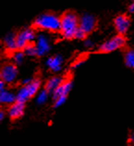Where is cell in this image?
I'll return each instance as SVG.
<instances>
[{"mask_svg": "<svg viewBox=\"0 0 134 146\" xmlns=\"http://www.w3.org/2000/svg\"><path fill=\"white\" fill-rule=\"evenodd\" d=\"M80 26V16L76 11L68 9L60 15L59 34L66 40L75 39L76 32Z\"/></svg>", "mask_w": 134, "mask_h": 146, "instance_id": "6da1fadb", "label": "cell"}, {"mask_svg": "<svg viewBox=\"0 0 134 146\" xmlns=\"http://www.w3.org/2000/svg\"><path fill=\"white\" fill-rule=\"evenodd\" d=\"M31 27L35 31H46L52 33H59L60 16L52 11L42 13L33 21Z\"/></svg>", "mask_w": 134, "mask_h": 146, "instance_id": "7a4b0ae2", "label": "cell"}, {"mask_svg": "<svg viewBox=\"0 0 134 146\" xmlns=\"http://www.w3.org/2000/svg\"><path fill=\"white\" fill-rule=\"evenodd\" d=\"M34 37H35V30L32 27L24 28L15 33L17 52H24L30 45L34 44L33 42Z\"/></svg>", "mask_w": 134, "mask_h": 146, "instance_id": "3957f363", "label": "cell"}, {"mask_svg": "<svg viewBox=\"0 0 134 146\" xmlns=\"http://www.w3.org/2000/svg\"><path fill=\"white\" fill-rule=\"evenodd\" d=\"M125 46H127V37L124 34L117 33V35H115L108 41L103 43L95 51V53L107 54L113 52L117 49L125 48Z\"/></svg>", "mask_w": 134, "mask_h": 146, "instance_id": "277c9868", "label": "cell"}, {"mask_svg": "<svg viewBox=\"0 0 134 146\" xmlns=\"http://www.w3.org/2000/svg\"><path fill=\"white\" fill-rule=\"evenodd\" d=\"M73 75L71 72H68V74L63 78V80L58 86L56 87V89L54 91L53 94V100H56L59 98H67L68 93L72 87V82H73Z\"/></svg>", "mask_w": 134, "mask_h": 146, "instance_id": "5b68a950", "label": "cell"}, {"mask_svg": "<svg viewBox=\"0 0 134 146\" xmlns=\"http://www.w3.org/2000/svg\"><path fill=\"white\" fill-rule=\"evenodd\" d=\"M18 75V68L17 65L7 61L2 64L1 70H0V78L6 84H11Z\"/></svg>", "mask_w": 134, "mask_h": 146, "instance_id": "8992f818", "label": "cell"}, {"mask_svg": "<svg viewBox=\"0 0 134 146\" xmlns=\"http://www.w3.org/2000/svg\"><path fill=\"white\" fill-rule=\"evenodd\" d=\"M80 28L88 36L95 32L98 27V19L94 15L84 14L80 16Z\"/></svg>", "mask_w": 134, "mask_h": 146, "instance_id": "52a82bcc", "label": "cell"}, {"mask_svg": "<svg viewBox=\"0 0 134 146\" xmlns=\"http://www.w3.org/2000/svg\"><path fill=\"white\" fill-rule=\"evenodd\" d=\"M113 22H114V27L117 32V33L126 35L129 26L131 24V19L128 14L122 13V14L117 15V16L114 19Z\"/></svg>", "mask_w": 134, "mask_h": 146, "instance_id": "ba28073f", "label": "cell"}, {"mask_svg": "<svg viewBox=\"0 0 134 146\" xmlns=\"http://www.w3.org/2000/svg\"><path fill=\"white\" fill-rule=\"evenodd\" d=\"M25 103L16 100L14 103L10 104L7 107V115L12 121L21 118L24 114Z\"/></svg>", "mask_w": 134, "mask_h": 146, "instance_id": "9c48e42d", "label": "cell"}, {"mask_svg": "<svg viewBox=\"0 0 134 146\" xmlns=\"http://www.w3.org/2000/svg\"><path fill=\"white\" fill-rule=\"evenodd\" d=\"M41 83H42V79L40 75H35L33 80H29V82H27L25 87L29 93L30 98H33L37 94V92L41 86Z\"/></svg>", "mask_w": 134, "mask_h": 146, "instance_id": "30bf717a", "label": "cell"}, {"mask_svg": "<svg viewBox=\"0 0 134 146\" xmlns=\"http://www.w3.org/2000/svg\"><path fill=\"white\" fill-rule=\"evenodd\" d=\"M64 78V77H63ZM63 78H61V77H51V78H49L46 82H45L44 84V91H46L47 93H51V92H54L56 87L59 85V84L61 83V82L63 80Z\"/></svg>", "mask_w": 134, "mask_h": 146, "instance_id": "8fae6325", "label": "cell"}, {"mask_svg": "<svg viewBox=\"0 0 134 146\" xmlns=\"http://www.w3.org/2000/svg\"><path fill=\"white\" fill-rule=\"evenodd\" d=\"M4 44H5V49L7 53H15L17 52L16 49V41H15V33L9 34L5 41H4Z\"/></svg>", "mask_w": 134, "mask_h": 146, "instance_id": "7c38bea8", "label": "cell"}, {"mask_svg": "<svg viewBox=\"0 0 134 146\" xmlns=\"http://www.w3.org/2000/svg\"><path fill=\"white\" fill-rule=\"evenodd\" d=\"M124 62L126 66L134 68V49L125 46L124 50Z\"/></svg>", "mask_w": 134, "mask_h": 146, "instance_id": "4fadbf2b", "label": "cell"}, {"mask_svg": "<svg viewBox=\"0 0 134 146\" xmlns=\"http://www.w3.org/2000/svg\"><path fill=\"white\" fill-rule=\"evenodd\" d=\"M62 63V58L58 56H51L47 61L48 67L50 68L52 70H57L60 68V65Z\"/></svg>", "mask_w": 134, "mask_h": 146, "instance_id": "5bb4252c", "label": "cell"}, {"mask_svg": "<svg viewBox=\"0 0 134 146\" xmlns=\"http://www.w3.org/2000/svg\"><path fill=\"white\" fill-rule=\"evenodd\" d=\"M17 100V97H15L12 94L7 93V92H1V104L3 105L9 106L10 104L14 103Z\"/></svg>", "mask_w": 134, "mask_h": 146, "instance_id": "9a60e30c", "label": "cell"}, {"mask_svg": "<svg viewBox=\"0 0 134 146\" xmlns=\"http://www.w3.org/2000/svg\"><path fill=\"white\" fill-rule=\"evenodd\" d=\"M47 46H48V45H47L46 41H45L43 37H41V38H40V40H39V43H38L37 46H36L38 56L43 55V54L47 50V48H48Z\"/></svg>", "mask_w": 134, "mask_h": 146, "instance_id": "2e32d148", "label": "cell"}, {"mask_svg": "<svg viewBox=\"0 0 134 146\" xmlns=\"http://www.w3.org/2000/svg\"><path fill=\"white\" fill-rule=\"evenodd\" d=\"M28 99H30L29 93H28V91H27L26 87L23 86V87H22L21 89V91L19 92V94H18V95H17V100L25 103Z\"/></svg>", "mask_w": 134, "mask_h": 146, "instance_id": "e0dca14e", "label": "cell"}, {"mask_svg": "<svg viewBox=\"0 0 134 146\" xmlns=\"http://www.w3.org/2000/svg\"><path fill=\"white\" fill-rule=\"evenodd\" d=\"M88 37V35L83 32L79 27L77 32H76V34H75V39H78V40H85L86 38Z\"/></svg>", "mask_w": 134, "mask_h": 146, "instance_id": "ac0fdd59", "label": "cell"}, {"mask_svg": "<svg viewBox=\"0 0 134 146\" xmlns=\"http://www.w3.org/2000/svg\"><path fill=\"white\" fill-rule=\"evenodd\" d=\"M128 144H131V145H134V133L131 134L128 139Z\"/></svg>", "mask_w": 134, "mask_h": 146, "instance_id": "d6986e66", "label": "cell"}, {"mask_svg": "<svg viewBox=\"0 0 134 146\" xmlns=\"http://www.w3.org/2000/svg\"><path fill=\"white\" fill-rule=\"evenodd\" d=\"M128 11L129 13H134V1H132V3L129 6Z\"/></svg>", "mask_w": 134, "mask_h": 146, "instance_id": "ffe728a7", "label": "cell"}, {"mask_svg": "<svg viewBox=\"0 0 134 146\" xmlns=\"http://www.w3.org/2000/svg\"><path fill=\"white\" fill-rule=\"evenodd\" d=\"M4 113H5V112H4V111H2V110H1V120L3 119V117H4Z\"/></svg>", "mask_w": 134, "mask_h": 146, "instance_id": "44dd1931", "label": "cell"}, {"mask_svg": "<svg viewBox=\"0 0 134 146\" xmlns=\"http://www.w3.org/2000/svg\"><path fill=\"white\" fill-rule=\"evenodd\" d=\"M132 1H134V0H132Z\"/></svg>", "mask_w": 134, "mask_h": 146, "instance_id": "7402d4cb", "label": "cell"}]
</instances>
